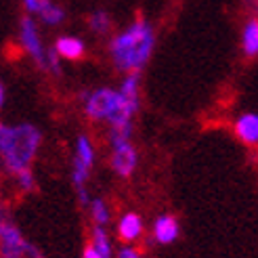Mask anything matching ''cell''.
<instances>
[{
	"label": "cell",
	"mask_w": 258,
	"mask_h": 258,
	"mask_svg": "<svg viewBox=\"0 0 258 258\" xmlns=\"http://www.w3.org/2000/svg\"><path fill=\"white\" fill-rule=\"evenodd\" d=\"M156 48V30L145 17H137L109 40V59L113 68L126 74H141Z\"/></svg>",
	"instance_id": "6da1fadb"
},
{
	"label": "cell",
	"mask_w": 258,
	"mask_h": 258,
	"mask_svg": "<svg viewBox=\"0 0 258 258\" xmlns=\"http://www.w3.org/2000/svg\"><path fill=\"white\" fill-rule=\"evenodd\" d=\"M42 145V131L32 122L0 124V160L3 170L13 178L32 170V164Z\"/></svg>",
	"instance_id": "7a4b0ae2"
},
{
	"label": "cell",
	"mask_w": 258,
	"mask_h": 258,
	"mask_svg": "<svg viewBox=\"0 0 258 258\" xmlns=\"http://www.w3.org/2000/svg\"><path fill=\"white\" fill-rule=\"evenodd\" d=\"M141 107L133 105L120 88L99 86L82 95V113L88 122L105 124L107 128L135 126V115Z\"/></svg>",
	"instance_id": "3957f363"
},
{
	"label": "cell",
	"mask_w": 258,
	"mask_h": 258,
	"mask_svg": "<svg viewBox=\"0 0 258 258\" xmlns=\"http://www.w3.org/2000/svg\"><path fill=\"white\" fill-rule=\"evenodd\" d=\"M97 164V145L90 135L80 133L74 141V151H72V168H70V176H72V187L76 191V198H78L82 208H88L90 204V193L86 189L90 176H93Z\"/></svg>",
	"instance_id": "277c9868"
},
{
	"label": "cell",
	"mask_w": 258,
	"mask_h": 258,
	"mask_svg": "<svg viewBox=\"0 0 258 258\" xmlns=\"http://www.w3.org/2000/svg\"><path fill=\"white\" fill-rule=\"evenodd\" d=\"M0 258H44V252L23 233L7 210L0 218Z\"/></svg>",
	"instance_id": "5b68a950"
},
{
	"label": "cell",
	"mask_w": 258,
	"mask_h": 258,
	"mask_svg": "<svg viewBox=\"0 0 258 258\" xmlns=\"http://www.w3.org/2000/svg\"><path fill=\"white\" fill-rule=\"evenodd\" d=\"M19 44L21 48L32 57V61L36 63L40 70L46 68V53L48 48H44L40 32H38V25L32 17H21L19 21Z\"/></svg>",
	"instance_id": "8992f818"
},
{
	"label": "cell",
	"mask_w": 258,
	"mask_h": 258,
	"mask_svg": "<svg viewBox=\"0 0 258 258\" xmlns=\"http://www.w3.org/2000/svg\"><path fill=\"white\" fill-rule=\"evenodd\" d=\"M139 166V151L133 141L109 145V168L118 178H131Z\"/></svg>",
	"instance_id": "52a82bcc"
},
{
	"label": "cell",
	"mask_w": 258,
	"mask_h": 258,
	"mask_svg": "<svg viewBox=\"0 0 258 258\" xmlns=\"http://www.w3.org/2000/svg\"><path fill=\"white\" fill-rule=\"evenodd\" d=\"M178 237H180V223L174 214L162 212L153 218L151 229H149L151 243L166 248V246H172L174 241H178Z\"/></svg>",
	"instance_id": "ba28073f"
},
{
	"label": "cell",
	"mask_w": 258,
	"mask_h": 258,
	"mask_svg": "<svg viewBox=\"0 0 258 258\" xmlns=\"http://www.w3.org/2000/svg\"><path fill=\"white\" fill-rule=\"evenodd\" d=\"M115 235L122 243H137L145 235V221L143 216L135 210L122 212L115 221Z\"/></svg>",
	"instance_id": "9c48e42d"
},
{
	"label": "cell",
	"mask_w": 258,
	"mask_h": 258,
	"mask_svg": "<svg viewBox=\"0 0 258 258\" xmlns=\"http://www.w3.org/2000/svg\"><path fill=\"white\" fill-rule=\"evenodd\" d=\"M233 135L241 145L248 149H258V113L256 111H243L231 124Z\"/></svg>",
	"instance_id": "30bf717a"
},
{
	"label": "cell",
	"mask_w": 258,
	"mask_h": 258,
	"mask_svg": "<svg viewBox=\"0 0 258 258\" xmlns=\"http://www.w3.org/2000/svg\"><path fill=\"white\" fill-rule=\"evenodd\" d=\"M53 46L63 61H80L86 55V44L78 36H59Z\"/></svg>",
	"instance_id": "8fae6325"
},
{
	"label": "cell",
	"mask_w": 258,
	"mask_h": 258,
	"mask_svg": "<svg viewBox=\"0 0 258 258\" xmlns=\"http://www.w3.org/2000/svg\"><path fill=\"white\" fill-rule=\"evenodd\" d=\"M241 53L248 59L258 57V15H252L243 21L241 28Z\"/></svg>",
	"instance_id": "7c38bea8"
},
{
	"label": "cell",
	"mask_w": 258,
	"mask_h": 258,
	"mask_svg": "<svg viewBox=\"0 0 258 258\" xmlns=\"http://www.w3.org/2000/svg\"><path fill=\"white\" fill-rule=\"evenodd\" d=\"M88 243L93 246L97 252H101L105 258H115V250L113 248V239L109 235L107 227H99V225H93L90 227V233H88Z\"/></svg>",
	"instance_id": "4fadbf2b"
},
{
	"label": "cell",
	"mask_w": 258,
	"mask_h": 258,
	"mask_svg": "<svg viewBox=\"0 0 258 258\" xmlns=\"http://www.w3.org/2000/svg\"><path fill=\"white\" fill-rule=\"evenodd\" d=\"M86 210L90 214V221H93V225L107 227L111 223V208H109V204L103 198H93Z\"/></svg>",
	"instance_id": "5bb4252c"
},
{
	"label": "cell",
	"mask_w": 258,
	"mask_h": 258,
	"mask_svg": "<svg viewBox=\"0 0 258 258\" xmlns=\"http://www.w3.org/2000/svg\"><path fill=\"white\" fill-rule=\"evenodd\" d=\"M118 88L133 105L141 107V74H126Z\"/></svg>",
	"instance_id": "9a60e30c"
},
{
	"label": "cell",
	"mask_w": 258,
	"mask_h": 258,
	"mask_svg": "<svg viewBox=\"0 0 258 258\" xmlns=\"http://www.w3.org/2000/svg\"><path fill=\"white\" fill-rule=\"evenodd\" d=\"M38 15H40V21H42L44 25H50V28H55V25H61L63 19H66V11H63L59 5L46 0L44 7L40 9V13H38Z\"/></svg>",
	"instance_id": "2e32d148"
},
{
	"label": "cell",
	"mask_w": 258,
	"mask_h": 258,
	"mask_svg": "<svg viewBox=\"0 0 258 258\" xmlns=\"http://www.w3.org/2000/svg\"><path fill=\"white\" fill-rule=\"evenodd\" d=\"M111 17H109V13L105 11H95L93 15L88 17V28L93 30L97 36H105L111 32Z\"/></svg>",
	"instance_id": "e0dca14e"
},
{
	"label": "cell",
	"mask_w": 258,
	"mask_h": 258,
	"mask_svg": "<svg viewBox=\"0 0 258 258\" xmlns=\"http://www.w3.org/2000/svg\"><path fill=\"white\" fill-rule=\"evenodd\" d=\"M11 180L15 183V189H17L19 193H34V191H36V187H38V180H36V176H34V172H32V170L19 172L17 176H13Z\"/></svg>",
	"instance_id": "ac0fdd59"
},
{
	"label": "cell",
	"mask_w": 258,
	"mask_h": 258,
	"mask_svg": "<svg viewBox=\"0 0 258 258\" xmlns=\"http://www.w3.org/2000/svg\"><path fill=\"white\" fill-rule=\"evenodd\" d=\"M61 61H63V59L59 57V53L55 50V46H50L48 53H46V68H44V72L53 74V76H61V72H63Z\"/></svg>",
	"instance_id": "d6986e66"
},
{
	"label": "cell",
	"mask_w": 258,
	"mask_h": 258,
	"mask_svg": "<svg viewBox=\"0 0 258 258\" xmlns=\"http://www.w3.org/2000/svg\"><path fill=\"white\" fill-rule=\"evenodd\" d=\"M115 258H145V256L141 252V248H137L135 243H122L118 248V252H115Z\"/></svg>",
	"instance_id": "ffe728a7"
},
{
	"label": "cell",
	"mask_w": 258,
	"mask_h": 258,
	"mask_svg": "<svg viewBox=\"0 0 258 258\" xmlns=\"http://www.w3.org/2000/svg\"><path fill=\"white\" fill-rule=\"evenodd\" d=\"M21 3H23V7H25V11H28V13H36V15H38L46 0H21Z\"/></svg>",
	"instance_id": "44dd1931"
},
{
	"label": "cell",
	"mask_w": 258,
	"mask_h": 258,
	"mask_svg": "<svg viewBox=\"0 0 258 258\" xmlns=\"http://www.w3.org/2000/svg\"><path fill=\"white\" fill-rule=\"evenodd\" d=\"M82 258H105V256H103L101 252H97L93 246H90V243H86L84 250H82Z\"/></svg>",
	"instance_id": "7402d4cb"
},
{
	"label": "cell",
	"mask_w": 258,
	"mask_h": 258,
	"mask_svg": "<svg viewBox=\"0 0 258 258\" xmlns=\"http://www.w3.org/2000/svg\"><path fill=\"white\" fill-rule=\"evenodd\" d=\"M241 5L246 7L248 11H254V13L258 11V0H241Z\"/></svg>",
	"instance_id": "603a6c76"
},
{
	"label": "cell",
	"mask_w": 258,
	"mask_h": 258,
	"mask_svg": "<svg viewBox=\"0 0 258 258\" xmlns=\"http://www.w3.org/2000/svg\"><path fill=\"white\" fill-rule=\"evenodd\" d=\"M5 103H7V84L3 82L0 84V105L5 107Z\"/></svg>",
	"instance_id": "cb8c5ba5"
},
{
	"label": "cell",
	"mask_w": 258,
	"mask_h": 258,
	"mask_svg": "<svg viewBox=\"0 0 258 258\" xmlns=\"http://www.w3.org/2000/svg\"><path fill=\"white\" fill-rule=\"evenodd\" d=\"M256 15H258V11H256Z\"/></svg>",
	"instance_id": "d4e9b609"
}]
</instances>
